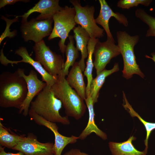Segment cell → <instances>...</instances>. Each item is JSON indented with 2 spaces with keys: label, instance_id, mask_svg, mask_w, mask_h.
I'll list each match as a JSON object with an SVG mask.
<instances>
[{
  "label": "cell",
  "instance_id": "1",
  "mask_svg": "<svg viewBox=\"0 0 155 155\" xmlns=\"http://www.w3.org/2000/svg\"><path fill=\"white\" fill-rule=\"evenodd\" d=\"M28 92L27 83L16 71H5L0 75V106L20 110Z\"/></svg>",
  "mask_w": 155,
  "mask_h": 155
},
{
  "label": "cell",
  "instance_id": "2",
  "mask_svg": "<svg viewBox=\"0 0 155 155\" xmlns=\"http://www.w3.org/2000/svg\"><path fill=\"white\" fill-rule=\"evenodd\" d=\"M51 88L46 84L31 102L30 109L48 121L69 125L70 122L68 117L62 116L59 113L62 104Z\"/></svg>",
  "mask_w": 155,
  "mask_h": 155
},
{
  "label": "cell",
  "instance_id": "3",
  "mask_svg": "<svg viewBox=\"0 0 155 155\" xmlns=\"http://www.w3.org/2000/svg\"><path fill=\"white\" fill-rule=\"evenodd\" d=\"M51 88L61 101L66 116L77 120L83 116L87 107L84 100L69 85L65 78L58 77Z\"/></svg>",
  "mask_w": 155,
  "mask_h": 155
},
{
  "label": "cell",
  "instance_id": "4",
  "mask_svg": "<svg viewBox=\"0 0 155 155\" xmlns=\"http://www.w3.org/2000/svg\"><path fill=\"white\" fill-rule=\"evenodd\" d=\"M117 38L123 59V77L128 79L136 74L144 78L145 75L137 64L134 51V47L139 40V36H131L125 31H119L117 32Z\"/></svg>",
  "mask_w": 155,
  "mask_h": 155
},
{
  "label": "cell",
  "instance_id": "5",
  "mask_svg": "<svg viewBox=\"0 0 155 155\" xmlns=\"http://www.w3.org/2000/svg\"><path fill=\"white\" fill-rule=\"evenodd\" d=\"M75 14L73 7L66 5L55 13L53 17L54 26L48 40H50L56 38H60L61 40L58 45L59 50L63 54L65 53L66 48L67 45L65 44V41L71 30L77 24L75 21Z\"/></svg>",
  "mask_w": 155,
  "mask_h": 155
},
{
  "label": "cell",
  "instance_id": "6",
  "mask_svg": "<svg viewBox=\"0 0 155 155\" xmlns=\"http://www.w3.org/2000/svg\"><path fill=\"white\" fill-rule=\"evenodd\" d=\"M35 60L39 62L49 74L57 79L60 75L64 64V59L60 55L53 52L43 40L33 46Z\"/></svg>",
  "mask_w": 155,
  "mask_h": 155
},
{
  "label": "cell",
  "instance_id": "7",
  "mask_svg": "<svg viewBox=\"0 0 155 155\" xmlns=\"http://www.w3.org/2000/svg\"><path fill=\"white\" fill-rule=\"evenodd\" d=\"M69 2L75 10V21L76 24L84 29L90 38H98L103 37L104 30L98 26L94 18V6L88 5L82 6L78 0H70Z\"/></svg>",
  "mask_w": 155,
  "mask_h": 155
},
{
  "label": "cell",
  "instance_id": "8",
  "mask_svg": "<svg viewBox=\"0 0 155 155\" xmlns=\"http://www.w3.org/2000/svg\"><path fill=\"white\" fill-rule=\"evenodd\" d=\"M53 18L38 21L32 18L29 21L21 23L20 27L21 36L25 42L32 40L35 44L51 34L53 28Z\"/></svg>",
  "mask_w": 155,
  "mask_h": 155
},
{
  "label": "cell",
  "instance_id": "9",
  "mask_svg": "<svg viewBox=\"0 0 155 155\" xmlns=\"http://www.w3.org/2000/svg\"><path fill=\"white\" fill-rule=\"evenodd\" d=\"M115 41L109 38L104 42L99 41L96 45L94 51V66L97 75L105 69L106 65L111 59L121 54L118 45Z\"/></svg>",
  "mask_w": 155,
  "mask_h": 155
},
{
  "label": "cell",
  "instance_id": "10",
  "mask_svg": "<svg viewBox=\"0 0 155 155\" xmlns=\"http://www.w3.org/2000/svg\"><path fill=\"white\" fill-rule=\"evenodd\" d=\"M30 119L38 125L44 126L53 133L55 143L53 148L54 155H61L63 150L67 145L76 142L78 137L73 135L68 137L63 135L58 132V127L56 123L47 121L31 109L28 114Z\"/></svg>",
  "mask_w": 155,
  "mask_h": 155
},
{
  "label": "cell",
  "instance_id": "11",
  "mask_svg": "<svg viewBox=\"0 0 155 155\" xmlns=\"http://www.w3.org/2000/svg\"><path fill=\"white\" fill-rule=\"evenodd\" d=\"M15 53L20 56L22 59L18 61L8 59L4 55L2 48L0 52V62L1 64L7 66L8 64H10L13 66V64H17L20 62L28 63L41 75L42 81L46 83L48 86L51 87L55 82L57 79L48 73L40 63L34 60L30 56L26 47L24 46L19 47L15 51Z\"/></svg>",
  "mask_w": 155,
  "mask_h": 155
},
{
  "label": "cell",
  "instance_id": "12",
  "mask_svg": "<svg viewBox=\"0 0 155 155\" xmlns=\"http://www.w3.org/2000/svg\"><path fill=\"white\" fill-rule=\"evenodd\" d=\"M53 142L41 143L32 133L20 142L13 150L22 152L24 155H54Z\"/></svg>",
  "mask_w": 155,
  "mask_h": 155
},
{
  "label": "cell",
  "instance_id": "13",
  "mask_svg": "<svg viewBox=\"0 0 155 155\" xmlns=\"http://www.w3.org/2000/svg\"><path fill=\"white\" fill-rule=\"evenodd\" d=\"M16 71L25 79L27 84V96L18 111L19 114L22 113L23 115L26 117L28 114L29 108L33 98L43 89L46 84L38 78L37 73L33 70H31L28 75L25 74L23 69L19 68Z\"/></svg>",
  "mask_w": 155,
  "mask_h": 155
},
{
  "label": "cell",
  "instance_id": "14",
  "mask_svg": "<svg viewBox=\"0 0 155 155\" xmlns=\"http://www.w3.org/2000/svg\"><path fill=\"white\" fill-rule=\"evenodd\" d=\"M59 0H40L24 14L16 16L22 18L21 23L27 21L28 16L35 12L40 13L36 18L37 20L41 21L53 18L55 13L63 8L59 5Z\"/></svg>",
  "mask_w": 155,
  "mask_h": 155
},
{
  "label": "cell",
  "instance_id": "15",
  "mask_svg": "<svg viewBox=\"0 0 155 155\" xmlns=\"http://www.w3.org/2000/svg\"><path fill=\"white\" fill-rule=\"evenodd\" d=\"M100 8L99 14L95 19L96 24L101 25L105 31L107 38L114 40L109 29L108 22L110 18H114L117 21L125 27L128 25L127 18L123 14L114 12L105 0H99Z\"/></svg>",
  "mask_w": 155,
  "mask_h": 155
},
{
  "label": "cell",
  "instance_id": "16",
  "mask_svg": "<svg viewBox=\"0 0 155 155\" xmlns=\"http://www.w3.org/2000/svg\"><path fill=\"white\" fill-rule=\"evenodd\" d=\"M82 71L78 62H75L72 66L66 79L69 85L73 88L84 100L86 98V86Z\"/></svg>",
  "mask_w": 155,
  "mask_h": 155
},
{
  "label": "cell",
  "instance_id": "17",
  "mask_svg": "<svg viewBox=\"0 0 155 155\" xmlns=\"http://www.w3.org/2000/svg\"><path fill=\"white\" fill-rule=\"evenodd\" d=\"M89 112V119L87 125L78 137V139L83 140L92 133H94L103 140L107 139L106 134L100 129L95 123L94 104L90 95L87 96L85 100Z\"/></svg>",
  "mask_w": 155,
  "mask_h": 155
},
{
  "label": "cell",
  "instance_id": "18",
  "mask_svg": "<svg viewBox=\"0 0 155 155\" xmlns=\"http://www.w3.org/2000/svg\"><path fill=\"white\" fill-rule=\"evenodd\" d=\"M73 30L76 47L81 53V58L78 62L82 71H84L86 68L85 59L88 56L87 46L90 37L88 33L80 25L75 27Z\"/></svg>",
  "mask_w": 155,
  "mask_h": 155
},
{
  "label": "cell",
  "instance_id": "19",
  "mask_svg": "<svg viewBox=\"0 0 155 155\" xmlns=\"http://www.w3.org/2000/svg\"><path fill=\"white\" fill-rule=\"evenodd\" d=\"M135 137L132 136L126 141L117 143L110 142L109 147L113 155H146L147 151H140L136 149L132 143Z\"/></svg>",
  "mask_w": 155,
  "mask_h": 155
},
{
  "label": "cell",
  "instance_id": "20",
  "mask_svg": "<svg viewBox=\"0 0 155 155\" xmlns=\"http://www.w3.org/2000/svg\"><path fill=\"white\" fill-rule=\"evenodd\" d=\"M119 70V65L115 63L113 68L110 70L105 69L98 74L92 80L90 87V95L94 104L98 102L99 91L104 83L106 78L108 76Z\"/></svg>",
  "mask_w": 155,
  "mask_h": 155
},
{
  "label": "cell",
  "instance_id": "21",
  "mask_svg": "<svg viewBox=\"0 0 155 155\" xmlns=\"http://www.w3.org/2000/svg\"><path fill=\"white\" fill-rule=\"evenodd\" d=\"M73 36L69 35V42L66 46L65 53L66 60L64 63L60 75L59 77L65 78L69 73V67L72 66L75 62L76 60L79 57V51L74 46Z\"/></svg>",
  "mask_w": 155,
  "mask_h": 155
},
{
  "label": "cell",
  "instance_id": "22",
  "mask_svg": "<svg viewBox=\"0 0 155 155\" xmlns=\"http://www.w3.org/2000/svg\"><path fill=\"white\" fill-rule=\"evenodd\" d=\"M99 41L98 38H90L88 44L87 49L88 56L86 62V65L84 71V74L87 78V83L86 86V94L87 96L90 94V84L93 78L92 71L94 66L92 57L96 45Z\"/></svg>",
  "mask_w": 155,
  "mask_h": 155
},
{
  "label": "cell",
  "instance_id": "23",
  "mask_svg": "<svg viewBox=\"0 0 155 155\" xmlns=\"http://www.w3.org/2000/svg\"><path fill=\"white\" fill-rule=\"evenodd\" d=\"M25 136L24 135H18L10 133L0 122L1 146L13 149Z\"/></svg>",
  "mask_w": 155,
  "mask_h": 155
},
{
  "label": "cell",
  "instance_id": "24",
  "mask_svg": "<svg viewBox=\"0 0 155 155\" xmlns=\"http://www.w3.org/2000/svg\"><path fill=\"white\" fill-rule=\"evenodd\" d=\"M123 96L125 104H123L125 109L126 110L132 117H137L142 123L145 127L146 131V138L144 140L146 146L145 150L147 151L148 148V141L151 132L155 129V123L148 122L143 119L133 108L131 106L128 102L126 98L125 94L123 91Z\"/></svg>",
  "mask_w": 155,
  "mask_h": 155
},
{
  "label": "cell",
  "instance_id": "25",
  "mask_svg": "<svg viewBox=\"0 0 155 155\" xmlns=\"http://www.w3.org/2000/svg\"><path fill=\"white\" fill-rule=\"evenodd\" d=\"M135 16L148 26L146 34L147 37H155V17L147 13L142 8L137 9L135 11Z\"/></svg>",
  "mask_w": 155,
  "mask_h": 155
},
{
  "label": "cell",
  "instance_id": "26",
  "mask_svg": "<svg viewBox=\"0 0 155 155\" xmlns=\"http://www.w3.org/2000/svg\"><path fill=\"white\" fill-rule=\"evenodd\" d=\"M152 1V0H120L117 3V6L122 9H128L137 7L140 4L148 7Z\"/></svg>",
  "mask_w": 155,
  "mask_h": 155
},
{
  "label": "cell",
  "instance_id": "27",
  "mask_svg": "<svg viewBox=\"0 0 155 155\" xmlns=\"http://www.w3.org/2000/svg\"><path fill=\"white\" fill-rule=\"evenodd\" d=\"M1 18L4 20L6 22V25L4 31L0 37V44L5 38L8 37L9 38H12L15 36L17 33V31L16 30H14L11 32L9 27L12 24L15 22L18 21L19 18L17 16L13 19H9L2 16Z\"/></svg>",
  "mask_w": 155,
  "mask_h": 155
},
{
  "label": "cell",
  "instance_id": "28",
  "mask_svg": "<svg viewBox=\"0 0 155 155\" xmlns=\"http://www.w3.org/2000/svg\"><path fill=\"white\" fill-rule=\"evenodd\" d=\"M29 0H0V9L4 7L7 5H13L18 2H22L25 3L29 2Z\"/></svg>",
  "mask_w": 155,
  "mask_h": 155
},
{
  "label": "cell",
  "instance_id": "29",
  "mask_svg": "<svg viewBox=\"0 0 155 155\" xmlns=\"http://www.w3.org/2000/svg\"><path fill=\"white\" fill-rule=\"evenodd\" d=\"M63 155H89L88 154L82 152L78 149H72L65 153Z\"/></svg>",
  "mask_w": 155,
  "mask_h": 155
},
{
  "label": "cell",
  "instance_id": "30",
  "mask_svg": "<svg viewBox=\"0 0 155 155\" xmlns=\"http://www.w3.org/2000/svg\"><path fill=\"white\" fill-rule=\"evenodd\" d=\"M5 147L0 146V155H24L22 152L19 151L16 153L7 152L4 150Z\"/></svg>",
  "mask_w": 155,
  "mask_h": 155
},
{
  "label": "cell",
  "instance_id": "31",
  "mask_svg": "<svg viewBox=\"0 0 155 155\" xmlns=\"http://www.w3.org/2000/svg\"><path fill=\"white\" fill-rule=\"evenodd\" d=\"M151 55L152 56V57L147 55H146L145 57L147 58L152 59L155 63V53L154 52L152 53Z\"/></svg>",
  "mask_w": 155,
  "mask_h": 155
}]
</instances>
